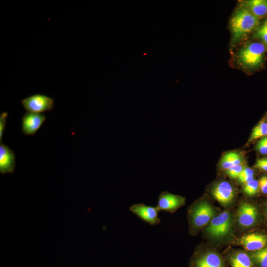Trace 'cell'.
Instances as JSON below:
<instances>
[{"label": "cell", "mask_w": 267, "mask_h": 267, "mask_svg": "<svg viewBox=\"0 0 267 267\" xmlns=\"http://www.w3.org/2000/svg\"><path fill=\"white\" fill-rule=\"evenodd\" d=\"M259 26L260 19L245 6H239L235 10L229 22L232 44H236L244 40Z\"/></svg>", "instance_id": "6da1fadb"}, {"label": "cell", "mask_w": 267, "mask_h": 267, "mask_svg": "<svg viewBox=\"0 0 267 267\" xmlns=\"http://www.w3.org/2000/svg\"><path fill=\"white\" fill-rule=\"evenodd\" d=\"M266 51V45L262 42H247L238 51L237 61L246 69H257L263 64Z\"/></svg>", "instance_id": "7a4b0ae2"}, {"label": "cell", "mask_w": 267, "mask_h": 267, "mask_svg": "<svg viewBox=\"0 0 267 267\" xmlns=\"http://www.w3.org/2000/svg\"><path fill=\"white\" fill-rule=\"evenodd\" d=\"M190 228L192 232L204 226L214 217L215 212L206 201L194 204L188 210Z\"/></svg>", "instance_id": "3957f363"}, {"label": "cell", "mask_w": 267, "mask_h": 267, "mask_svg": "<svg viewBox=\"0 0 267 267\" xmlns=\"http://www.w3.org/2000/svg\"><path fill=\"white\" fill-rule=\"evenodd\" d=\"M232 225L231 213L228 211H224L212 219L206 228V231L213 238L221 239L230 233Z\"/></svg>", "instance_id": "277c9868"}, {"label": "cell", "mask_w": 267, "mask_h": 267, "mask_svg": "<svg viewBox=\"0 0 267 267\" xmlns=\"http://www.w3.org/2000/svg\"><path fill=\"white\" fill-rule=\"evenodd\" d=\"M259 208L249 202H244L239 207L237 212L238 224L242 227L249 228L258 224L261 218Z\"/></svg>", "instance_id": "5b68a950"}, {"label": "cell", "mask_w": 267, "mask_h": 267, "mask_svg": "<svg viewBox=\"0 0 267 267\" xmlns=\"http://www.w3.org/2000/svg\"><path fill=\"white\" fill-rule=\"evenodd\" d=\"M54 100L45 95L35 94L21 100V104L28 112L41 113L51 110L54 107Z\"/></svg>", "instance_id": "8992f818"}, {"label": "cell", "mask_w": 267, "mask_h": 267, "mask_svg": "<svg viewBox=\"0 0 267 267\" xmlns=\"http://www.w3.org/2000/svg\"><path fill=\"white\" fill-rule=\"evenodd\" d=\"M185 201L184 197L167 191H163L159 196L156 207L159 211L173 213L178 208L183 206Z\"/></svg>", "instance_id": "52a82bcc"}, {"label": "cell", "mask_w": 267, "mask_h": 267, "mask_svg": "<svg viewBox=\"0 0 267 267\" xmlns=\"http://www.w3.org/2000/svg\"><path fill=\"white\" fill-rule=\"evenodd\" d=\"M130 210L133 214L150 225H156L160 222L158 217L159 211L156 207L140 203L133 205L130 207Z\"/></svg>", "instance_id": "ba28073f"}, {"label": "cell", "mask_w": 267, "mask_h": 267, "mask_svg": "<svg viewBox=\"0 0 267 267\" xmlns=\"http://www.w3.org/2000/svg\"><path fill=\"white\" fill-rule=\"evenodd\" d=\"M238 243L250 252L260 250L267 246V233L256 232L244 235Z\"/></svg>", "instance_id": "9c48e42d"}, {"label": "cell", "mask_w": 267, "mask_h": 267, "mask_svg": "<svg viewBox=\"0 0 267 267\" xmlns=\"http://www.w3.org/2000/svg\"><path fill=\"white\" fill-rule=\"evenodd\" d=\"M192 267H225V264L219 253L207 251L195 256L192 262Z\"/></svg>", "instance_id": "30bf717a"}, {"label": "cell", "mask_w": 267, "mask_h": 267, "mask_svg": "<svg viewBox=\"0 0 267 267\" xmlns=\"http://www.w3.org/2000/svg\"><path fill=\"white\" fill-rule=\"evenodd\" d=\"M45 119L46 117L43 114L27 112L22 118V132L27 135L35 134Z\"/></svg>", "instance_id": "8fae6325"}, {"label": "cell", "mask_w": 267, "mask_h": 267, "mask_svg": "<svg viewBox=\"0 0 267 267\" xmlns=\"http://www.w3.org/2000/svg\"><path fill=\"white\" fill-rule=\"evenodd\" d=\"M212 194L221 204L226 206L232 202L235 192L230 183L222 181L214 185L212 190Z\"/></svg>", "instance_id": "7c38bea8"}, {"label": "cell", "mask_w": 267, "mask_h": 267, "mask_svg": "<svg viewBox=\"0 0 267 267\" xmlns=\"http://www.w3.org/2000/svg\"><path fill=\"white\" fill-rule=\"evenodd\" d=\"M15 167L14 153L7 145L0 144V173L1 174L12 173Z\"/></svg>", "instance_id": "4fadbf2b"}, {"label": "cell", "mask_w": 267, "mask_h": 267, "mask_svg": "<svg viewBox=\"0 0 267 267\" xmlns=\"http://www.w3.org/2000/svg\"><path fill=\"white\" fill-rule=\"evenodd\" d=\"M231 267H256L249 253L243 251H237L228 257Z\"/></svg>", "instance_id": "5bb4252c"}, {"label": "cell", "mask_w": 267, "mask_h": 267, "mask_svg": "<svg viewBox=\"0 0 267 267\" xmlns=\"http://www.w3.org/2000/svg\"><path fill=\"white\" fill-rule=\"evenodd\" d=\"M241 5L259 19L267 15V0H248Z\"/></svg>", "instance_id": "9a60e30c"}, {"label": "cell", "mask_w": 267, "mask_h": 267, "mask_svg": "<svg viewBox=\"0 0 267 267\" xmlns=\"http://www.w3.org/2000/svg\"><path fill=\"white\" fill-rule=\"evenodd\" d=\"M243 161V157L240 153L230 151L222 157L220 165L222 169L226 170L233 166L242 164Z\"/></svg>", "instance_id": "2e32d148"}, {"label": "cell", "mask_w": 267, "mask_h": 267, "mask_svg": "<svg viewBox=\"0 0 267 267\" xmlns=\"http://www.w3.org/2000/svg\"><path fill=\"white\" fill-rule=\"evenodd\" d=\"M249 254L256 267H267V246Z\"/></svg>", "instance_id": "e0dca14e"}, {"label": "cell", "mask_w": 267, "mask_h": 267, "mask_svg": "<svg viewBox=\"0 0 267 267\" xmlns=\"http://www.w3.org/2000/svg\"><path fill=\"white\" fill-rule=\"evenodd\" d=\"M267 136V123L261 122L253 129L251 134L249 141Z\"/></svg>", "instance_id": "ac0fdd59"}, {"label": "cell", "mask_w": 267, "mask_h": 267, "mask_svg": "<svg viewBox=\"0 0 267 267\" xmlns=\"http://www.w3.org/2000/svg\"><path fill=\"white\" fill-rule=\"evenodd\" d=\"M259 190V181L255 179L245 183L243 188L244 192L249 196L256 195Z\"/></svg>", "instance_id": "d6986e66"}, {"label": "cell", "mask_w": 267, "mask_h": 267, "mask_svg": "<svg viewBox=\"0 0 267 267\" xmlns=\"http://www.w3.org/2000/svg\"><path fill=\"white\" fill-rule=\"evenodd\" d=\"M254 37L267 46V19L265 20L256 30Z\"/></svg>", "instance_id": "ffe728a7"}, {"label": "cell", "mask_w": 267, "mask_h": 267, "mask_svg": "<svg viewBox=\"0 0 267 267\" xmlns=\"http://www.w3.org/2000/svg\"><path fill=\"white\" fill-rule=\"evenodd\" d=\"M254 171L245 167L238 177L239 181L242 183H246L254 179Z\"/></svg>", "instance_id": "44dd1931"}, {"label": "cell", "mask_w": 267, "mask_h": 267, "mask_svg": "<svg viewBox=\"0 0 267 267\" xmlns=\"http://www.w3.org/2000/svg\"><path fill=\"white\" fill-rule=\"evenodd\" d=\"M245 168L243 164L233 166L226 170V174L232 178H237Z\"/></svg>", "instance_id": "7402d4cb"}, {"label": "cell", "mask_w": 267, "mask_h": 267, "mask_svg": "<svg viewBox=\"0 0 267 267\" xmlns=\"http://www.w3.org/2000/svg\"><path fill=\"white\" fill-rule=\"evenodd\" d=\"M256 149L261 155H267V136L261 138L257 142Z\"/></svg>", "instance_id": "603a6c76"}, {"label": "cell", "mask_w": 267, "mask_h": 267, "mask_svg": "<svg viewBox=\"0 0 267 267\" xmlns=\"http://www.w3.org/2000/svg\"><path fill=\"white\" fill-rule=\"evenodd\" d=\"M8 116L7 112H4L0 115V142L1 143L3 134L5 128L6 118Z\"/></svg>", "instance_id": "cb8c5ba5"}, {"label": "cell", "mask_w": 267, "mask_h": 267, "mask_svg": "<svg viewBox=\"0 0 267 267\" xmlns=\"http://www.w3.org/2000/svg\"><path fill=\"white\" fill-rule=\"evenodd\" d=\"M255 167L261 171L267 172V157L257 159Z\"/></svg>", "instance_id": "d4e9b609"}, {"label": "cell", "mask_w": 267, "mask_h": 267, "mask_svg": "<svg viewBox=\"0 0 267 267\" xmlns=\"http://www.w3.org/2000/svg\"><path fill=\"white\" fill-rule=\"evenodd\" d=\"M259 189L263 194H267V176H262L259 179Z\"/></svg>", "instance_id": "484cf974"}, {"label": "cell", "mask_w": 267, "mask_h": 267, "mask_svg": "<svg viewBox=\"0 0 267 267\" xmlns=\"http://www.w3.org/2000/svg\"><path fill=\"white\" fill-rule=\"evenodd\" d=\"M263 214L264 215V217H265L267 221V201H266L264 204L263 206Z\"/></svg>", "instance_id": "4316f807"}]
</instances>
